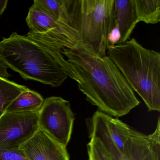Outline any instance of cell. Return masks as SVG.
Instances as JSON below:
<instances>
[{
	"mask_svg": "<svg viewBox=\"0 0 160 160\" xmlns=\"http://www.w3.org/2000/svg\"><path fill=\"white\" fill-rule=\"evenodd\" d=\"M59 54L78 76V89L99 111L118 118L127 115L140 103L118 68L107 55L97 56L81 42L72 48H62Z\"/></svg>",
	"mask_w": 160,
	"mask_h": 160,
	"instance_id": "cell-1",
	"label": "cell"
},
{
	"mask_svg": "<svg viewBox=\"0 0 160 160\" xmlns=\"http://www.w3.org/2000/svg\"><path fill=\"white\" fill-rule=\"evenodd\" d=\"M107 56L118 68L149 111H160V54L143 47L132 38L109 45Z\"/></svg>",
	"mask_w": 160,
	"mask_h": 160,
	"instance_id": "cell-2",
	"label": "cell"
},
{
	"mask_svg": "<svg viewBox=\"0 0 160 160\" xmlns=\"http://www.w3.org/2000/svg\"><path fill=\"white\" fill-rule=\"evenodd\" d=\"M0 60L26 80H34L57 88L68 77L37 43L16 32L0 42Z\"/></svg>",
	"mask_w": 160,
	"mask_h": 160,
	"instance_id": "cell-3",
	"label": "cell"
},
{
	"mask_svg": "<svg viewBox=\"0 0 160 160\" xmlns=\"http://www.w3.org/2000/svg\"><path fill=\"white\" fill-rule=\"evenodd\" d=\"M115 0H71L72 27L81 42L97 56H107L108 36L115 26Z\"/></svg>",
	"mask_w": 160,
	"mask_h": 160,
	"instance_id": "cell-4",
	"label": "cell"
},
{
	"mask_svg": "<svg viewBox=\"0 0 160 160\" xmlns=\"http://www.w3.org/2000/svg\"><path fill=\"white\" fill-rule=\"evenodd\" d=\"M74 120L69 101L57 96L48 97L39 111V129L67 147L71 140Z\"/></svg>",
	"mask_w": 160,
	"mask_h": 160,
	"instance_id": "cell-5",
	"label": "cell"
},
{
	"mask_svg": "<svg viewBox=\"0 0 160 160\" xmlns=\"http://www.w3.org/2000/svg\"><path fill=\"white\" fill-rule=\"evenodd\" d=\"M39 113L4 112L0 117V149H19L39 130Z\"/></svg>",
	"mask_w": 160,
	"mask_h": 160,
	"instance_id": "cell-6",
	"label": "cell"
},
{
	"mask_svg": "<svg viewBox=\"0 0 160 160\" xmlns=\"http://www.w3.org/2000/svg\"><path fill=\"white\" fill-rule=\"evenodd\" d=\"M127 160H160V119L153 132L146 135L132 129L124 145Z\"/></svg>",
	"mask_w": 160,
	"mask_h": 160,
	"instance_id": "cell-7",
	"label": "cell"
},
{
	"mask_svg": "<svg viewBox=\"0 0 160 160\" xmlns=\"http://www.w3.org/2000/svg\"><path fill=\"white\" fill-rule=\"evenodd\" d=\"M19 149L28 160H70L66 147L53 140L40 129Z\"/></svg>",
	"mask_w": 160,
	"mask_h": 160,
	"instance_id": "cell-8",
	"label": "cell"
},
{
	"mask_svg": "<svg viewBox=\"0 0 160 160\" xmlns=\"http://www.w3.org/2000/svg\"><path fill=\"white\" fill-rule=\"evenodd\" d=\"M115 21L119 29L121 39L118 43L128 41L137 24V16L133 0H115Z\"/></svg>",
	"mask_w": 160,
	"mask_h": 160,
	"instance_id": "cell-9",
	"label": "cell"
},
{
	"mask_svg": "<svg viewBox=\"0 0 160 160\" xmlns=\"http://www.w3.org/2000/svg\"><path fill=\"white\" fill-rule=\"evenodd\" d=\"M90 136L92 135L99 138L113 160H127L112 142L107 130L101 111H96L88 122Z\"/></svg>",
	"mask_w": 160,
	"mask_h": 160,
	"instance_id": "cell-10",
	"label": "cell"
},
{
	"mask_svg": "<svg viewBox=\"0 0 160 160\" xmlns=\"http://www.w3.org/2000/svg\"><path fill=\"white\" fill-rule=\"evenodd\" d=\"M26 21L29 29V33H46L58 28L60 23L33 4L29 10Z\"/></svg>",
	"mask_w": 160,
	"mask_h": 160,
	"instance_id": "cell-11",
	"label": "cell"
},
{
	"mask_svg": "<svg viewBox=\"0 0 160 160\" xmlns=\"http://www.w3.org/2000/svg\"><path fill=\"white\" fill-rule=\"evenodd\" d=\"M44 101L40 93L28 88L20 93L9 105L5 112H37L42 108Z\"/></svg>",
	"mask_w": 160,
	"mask_h": 160,
	"instance_id": "cell-12",
	"label": "cell"
},
{
	"mask_svg": "<svg viewBox=\"0 0 160 160\" xmlns=\"http://www.w3.org/2000/svg\"><path fill=\"white\" fill-rule=\"evenodd\" d=\"M107 130L112 142L124 155V145L132 128L118 118H113L101 112Z\"/></svg>",
	"mask_w": 160,
	"mask_h": 160,
	"instance_id": "cell-13",
	"label": "cell"
},
{
	"mask_svg": "<svg viewBox=\"0 0 160 160\" xmlns=\"http://www.w3.org/2000/svg\"><path fill=\"white\" fill-rule=\"evenodd\" d=\"M71 0H34L33 4L38 6L58 21L72 26L70 12Z\"/></svg>",
	"mask_w": 160,
	"mask_h": 160,
	"instance_id": "cell-14",
	"label": "cell"
},
{
	"mask_svg": "<svg viewBox=\"0 0 160 160\" xmlns=\"http://www.w3.org/2000/svg\"><path fill=\"white\" fill-rule=\"evenodd\" d=\"M138 21L147 24L160 21V0H133Z\"/></svg>",
	"mask_w": 160,
	"mask_h": 160,
	"instance_id": "cell-15",
	"label": "cell"
},
{
	"mask_svg": "<svg viewBox=\"0 0 160 160\" xmlns=\"http://www.w3.org/2000/svg\"><path fill=\"white\" fill-rule=\"evenodd\" d=\"M28 88L14 81L0 77V117L9 105Z\"/></svg>",
	"mask_w": 160,
	"mask_h": 160,
	"instance_id": "cell-16",
	"label": "cell"
},
{
	"mask_svg": "<svg viewBox=\"0 0 160 160\" xmlns=\"http://www.w3.org/2000/svg\"><path fill=\"white\" fill-rule=\"evenodd\" d=\"M89 138L90 141L87 145L88 160H113L99 138L92 135Z\"/></svg>",
	"mask_w": 160,
	"mask_h": 160,
	"instance_id": "cell-17",
	"label": "cell"
},
{
	"mask_svg": "<svg viewBox=\"0 0 160 160\" xmlns=\"http://www.w3.org/2000/svg\"><path fill=\"white\" fill-rule=\"evenodd\" d=\"M0 160H28L19 149H0Z\"/></svg>",
	"mask_w": 160,
	"mask_h": 160,
	"instance_id": "cell-18",
	"label": "cell"
},
{
	"mask_svg": "<svg viewBox=\"0 0 160 160\" xmlns=\"http://www.w3.org/2000/svg\"><path fill=\"white\" fill-rule=\"evenodd\" d=\"M121 39V33L119 29L117 24L112 29L108 36V42L109 45H115L118 44ZM108 45V46H109Z\"/></svg>",
	"mask_w": 160,
	"mask_h": 160,
	"instance_id": "cell-19",
	"label": "cell"
},
{
	"mask_svg": "<svg viewBox=\"0 0 160 160\" xmlns=\"http://www.w3.org/2000/svg\"><path fill=\"white\" fill-rule=\"evenodd\" d=\"M8 67L0 60V77L8 79L10 77L12 76L10 74L7 72Z\"/></svg>",
	"mask_w": 160,
	"mask_h": 160,
	"instance_id": "cell-20",
	"label": "cell"
},
{
	"mask_svg": "<svg viewBox=\"0 0 160 160\" xmlns=\"http://www.w3.org/2000/svg\"><path fill=\"white\" fill-rule=\"evenodd\" d=\"M8 2V0H0V18L7 8Z\"/></svg>",
	"mask_w": 160,
	"mask_h": 160,
	"instance_id": "cell-21",
	"label": "cell"
}]
</instances>
